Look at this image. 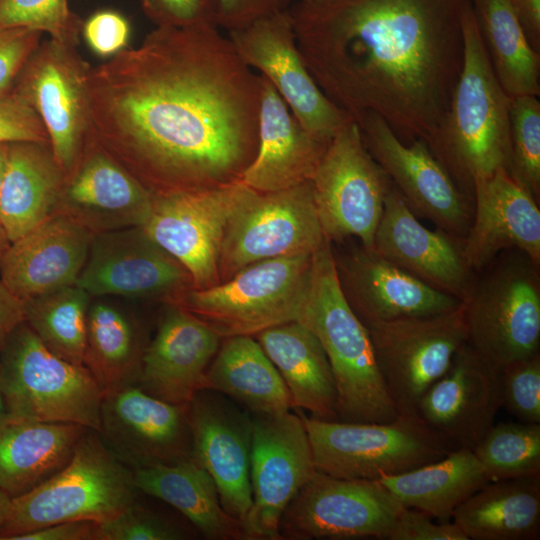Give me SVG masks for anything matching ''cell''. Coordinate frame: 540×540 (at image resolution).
<instances>
[{
	"label": "cell",
	"instance_id": "cell-1",
	"mask_svg": "<svg viewBox=\"0 0 540 540\" xmlns=\"http://www.w3.org/2000/svg\"><path fill=\"white\" fill-rule=\"evenodd\" d=\"M82 77L94 142L153 195L241 181L255 158L260 75L214 24L157 26Z\"/></svg>",
	"mask_w": 540,
	"mask_h": 540
},
{
	"label": "cell",
	"instance_id": "cell-2",
	"mask_svg": "<svg viewBox=\"0 0 540 540\" xmlns=\"http://www.w3.org/2000/svg\"><path fill=\"white\" fill-rule=\"evenodd\" d=\"M472 0H318L289 9L314 80L357 120L380 116L403 142L428 144L445 116L464 55Z\"/></svg>",
	"mask_w": 540,
	"mask_h": 540
},
{
	"label": "cell",
	"instance_id": "cell-3",
	"mask_svg": "<svg viewBox=\"0 0 540 540\" xmlns=\"http://www.w3.org/2000/svg\"><path fill=\"white\" fill-rule=\"evenodd\" d=\"M464 55L432 154L472 201L473 184L510 163L511 97L498 82L472 4L462 20Z\"/></svg>",
	"mask_w": 540,
	"mask_h": 540
},
{
	"label": "cell",
	"instance_id": "cell-4",
	"mask_svg": "<svg viewBox=\"0 0 540 540\" xmlns=\"http://www.w3.org/2000/svg\"><path fill=\"white\" fill-rule=\"evenodd\" d=\"M296 321L317 337L327 355L338 393V421L385 423L399 415L368 330L343 294L328 239L313 254Z\"/></svg>",
	"mask_w": 540,
	"mask_h": 540
},
{
	"label": "cell",
	"instance_id": "cell-5",
	"mask_svg": "<svg viewBox=\"0 0 540 540\" xmlns=\"http://www.w3.org/2000/svg\"><path fill=\"white\" fill-rule=\"evenodd\" d=\"M133 470L87 429L68 463L32 490L11 498L0 540L67 521L106 522L138 499Z\"/></svg>",
	"mask_w": 540,
	"mask_h": 540
},
{
	"label": "cell",
	"instance_id": "cell-6",
	"mask_svg": "<svg viewBox=\"0 0 540 540\" xmlns=\"http://www.w3.org/2000/svg\"><path fill=\"white\" fill-rule=\"evenodd\" d=\"M0 394L9 415L100 431L103 392L92 374L51 352L25 321L0 351Z\"/></svg>",
	"mask_w": 540,
	"mask_h": 540
},
{
	"label": "cell",
	"instance_id": "cell-7",
	"mask_svg": "<svg viewBox=\"0 0 540 540\" xmlns=\"http://www.w3.org/2000/svg\"><path fill=\"white\" fill-rule=\"evenodd\" d=\"M505 254L475 278L463 303L468 344L499 369L539 354L540 346L539 265L518 250Z\"/></svg>",
	"mask_w": 540,
	"mask_h": 540
},
{
	"label": "cell",
	"instance_id": "cell-8",
	"mask_svg": "<svg viewBox=\"0 0 540 540\" xmlns=\"http://www.w3.org/2000/svg\"><path fill=\"white\" fill-rule=\"evenodd\" d=\"M301 417L315 469L336 478L398 475L439 460L453 450L418 415L399 414L385 423Z\"/></svg>",
	"mask_w": 540,
	"mask_h": 540
},
{
	"label": "cell",
	"instance_id": "cell-9",
	"mask_svg": "<svg viewBox=\"0 0 540 540\" xmlns=\"http://www.w3.org/2000/svg\"><path fill=\"white\" fill-rule=\"evenodd\" d=\"M313 255L255 262L216 286L191 288L170 303L185 309L222 338L254 336L296 321Z\"/></svg>",
	"mask_w": 540,
	"mask_h": 540
},
{
	"label": "cell",
	"instance_id": "cell-10",
	"mask_svg": "<svg viewBox=\"0 0 540 540\" xmlns=\"http://www.w3.org/2000/svg\"><path fill=\"white\" fill-rule=\"evenodd\" d=\"M326 240L311 181L273 192L247 186L223 238L220 283L258 261L313 255Z\"/></svg>",
	"mask_w": 540,
	"mask_h": 540
},
{
	"label": "cell",
	"instance_id": "cell-11",
	"mask_svg": "<svg viewBox=\"0 0 540 540\" xmlns=\"http://www.w3.org/2000/svg\"><path fill=\"white\" fill-rule=\"evenodd\" d=\"M311 183L325 238H357L371 249L392 182L366 149L354 119L331 139Z\"/></svg>",
	"mask_w": 540,
	"mask_h": 540
},
{
	"label": "cell",
	"instance_id": "cell-12",
	"mask_svg": "<svg viewBox=\"0 0 540 540\" xmlns=\"http://www.w3.org/2000/svg\"><path fill=\"white\" fill-rule=\"evenodd\" d=\"M374 357L398 414L417 415L426 391L450 367L467 342L464 304L430 316L365 326Z\"/></svg>",
	"mask_w": 540,
	"mask_h": 540
},
{
	"label": "cell",
	"instance_id": "cell-13",
	"mask_svg": "<svg viewBox=\"0 0 540 540\" xmlns=\"http://www.w3.org/2000/svg\"><path fill=\"white\" fill-rule=\"evenodd\" d=\"M404 506L379 479L315 471L284 510L281 539H386Z\"/></svg>",
	"mask_w": 540,
	"mask_h": 540
},
{
	"label": "cell",
	"instance_id": "cell-14",
	"mask_svg": "<svg viewBox=\"0 0 540 540\" xmlns=\"http://www.w3.org/2000/svg\"><path fill=\"white\" fill-rule=\"evenodd\" d=\"M235 51L277 90L299 123L312 135L331 141L351 119L320 89L297 46L289 9L228 33Z\"/></svg>",
	"mask_w": 540,
	"mask_h": 540
},
{
	"label": "cell",
	"instance_id": "cell-15",
	"mask_svg": "<svg viewBox=\"0 0 540 540\" xmlns=\"http://www.w3.org/2000/svg\"><path fill=\"white\" fill-rule=\"evenodd\" d=\"M315 471L301 415L290 410L253 414L252 506L243 522L246 539L280 540L279 524L284 510Z\"/></svg>",
	"mask_w": 540,
	"mask_h": 540
},
{
	"label": "cell",
	"instance_id": "cell-16",
	"mask_svg": "<svg viewBox=\"0 0 540 540\" xmlns=\"http://www.w3.org/2000/svg\"><path fill=\"white\" fill-rule=\"evenodd\" d=\"M366 149L399 191L410 210L438 229L464 239L473 203L421 139L403 142L377 114L355 120Z\"/></svg>",
	"mask_w": 540,
	"mask_h": 540
},
{
	"label": "cell",
	"instance_id": "cell-17",
	"mask_svg": "<svg viewBox=\"0 0 540 540\" xmlns=\"http://www.w3.org/2000/svg\"><path fill=\"white\" fill-rule=\"evenodd\" d=\"M246 188L237 181L207 190L153 195L150 215L141 227L186 268L194 289L220 283L223 238Z\"/></svg>",
	"mask_w": 540,
	"mask_h": 540
},
{
	"label": "cell",
	"instance_id": "cell-18",
	"mask_svg": "<svg viewBox=\"0 0 540 540\" xmlns=\"http://www.w3.org/2000/svg\"><path fill=\"white\" fill-rule=\"evenodd\" d=\"M91 297L117 296L170 303L193 288L186 268L141 226L93 234L75 283Z\"/></svg>",
	"mask_w": 540,
	"mask_h": 540
},
{
	"label": "cell",
	"instance_id": "cell-19",
	"mask_svg": "<svg viewBox=\"0 0 540 540\" xmlns=\"http://www.w3.org/2000/svg\"><path fill=\"white\" fill-rule=\"evenodd\" d=\"M98 433L132 470L193 459L188 404L165 402L136 384L103 394Z\"/></svg>",
	"mask_w": 540,
	"mask_h": 540
},
{
	"label": "cell",
	"instance_id": "cell-20",
	"mask_svg": "<svg viewBox=\"0 0 540 540\" xmlns=\"http://www.w3.org/2000/svg\"><path fill=\"white\" fill-rule=\"evenodd\" d=\"M193 459L212 477L223 509L242 525L252 506V417L225 395L199 390L188 404Z\"/></svg>",
	"mask_w": 540,
	"mask_h": 540
},
{
	"label": "cell",
	"instance_id": "cell-21",
	"mask_svg": "<svg viewBox=\"0 0 540 540\" xmlns=\"http://www.w3.org/2000/svg\"><path fill=\"white\" fill-rule=\"evenodd\" d=\"M501 407V370L466 342L423 395L417 415L453 449L473 450Z\"/></svg>",
	"mask_w": 540,
	"mask_h": 540
},
{
	"label": "cell",
	"instance_id": "cell-22",
	"mask_svg": "<svg viewBox=\"0 0 540 540\" xmlns=\"http://www.w3.org/2000/svg\"><path fill=\"white\" fill-rule=\"evenodd\" d=\"M392 184L375 231L372 250L379 256L464 303L473 288L463 239L423 226Z\"/></svg>",
	"mask_w": 540,
	"mask_h": 540
},
{
	"label": "cell",
	"instance_id": "cell-23",
	"mask_svg": "<svg viewBox=\"0 0 540 540\" xmlns=\"http://www.w3.org/2000/svg\"><path fill=\"white\" fill-rule=\"evenodd\" d=\"M333 254L343 294L365 326L436 315L462 304L361 244Z\"/></svg>",
	"mask_w": 540,
	"mask_h": 540
},
{
	"label": "cell",
	"instance_id": "cell-24",
	"mask_svg": "<svg viewBox=\"0 0 540 540\" xmlns=\"http://www.w3.org/2000/svg\"><path fill=\"white\" fill-rule=\"evenodd\" d=\"M472 203L463 249L474 272H480L509 250H518L540 265L538 202L508 170L501 168L476 180Z\"/></svg>",
	"mask_w": 540,
	"mask_h": 540
},
{
	"label": "cell",
	"instance_id": "cell-25",
	"mask_svg": "<svg viewBox=\"0 0 540 540\" xmlns=\"http://www.w3.org/2000/svg\"><path fill=\"white\" fill-rule=\"evenodd\" d=\"M222 339L185 309L165 303L156 333L144 350L136 385L165 402L189 404L204 388Z\"/></svg>",
	"mask_w": 540,
	"mask_h": 540
},
{
	"label": "cell",
	"instance_id": "cell-26",
	"mask_svg": "<svg viewBox=\"0 0 540 540\" xmlns=\"http://www.w3.org/2000/svg\"><path fill=\"white\" fill-rule=\"evenodd\" d=\"M97 147L96 151L82 152L74 169L65 176L55 211L92 234L144 225L153 194Z\"/></svg>",
	"mask_w": 540,
	"mask_h": 540
},
{
	"label": "cell",
	"instance_id": "cell-27",
	"mask_svg": "<svg viewBox=\"0 0 540 540\" xmlns=\"http://www.w3.org/2000/svg\"><path fill=\"white\" fill-rule=\"evenodd\" d=\"M93 234L69 216L54 211L10 243L0 257V281L27 300L76 283Z\"/></svg>",
	"mask_w": 540,
	"mask_h": 540
},
{
	"label": "cell",
	"instance_id": "cell-28",
	"mask_svg": "<svg viewBox=\"0 0 540 540\" xmlns=\"http://www.w3.org/2000/svg\"><path fill=\"white\" fill-rule=\"evenodd\" d=\"M55 40L36 56L21 93L39 114L47 130L52 155L67 176L82 153L88 121L83 65L78 66Z\"/></svg>",
	"mask_w": 540,
	"mask_h": 540
},
{
	"label": "cell",
	"instance_id": "cell-29",
	"mask_svg": "<svg viewBox=\"0 0 540 540\" xmlns=\"http://www.w3.org/2000/svg\"><path fill=\"white\" fill-rule=\"evenodd\" d=\"M260 85L258 148L241 181L258 192L280 191L311 181L330 141L309 133L262 75Z\"/></svg>",
	"mask_w": 540,
	"mask_h": 540
},
{
	"label": "cell",
	"instance_id": "cell-30",
	"mask_svg": "<svg viewBox=\"0 0 540 540\" xmlns=\"http://www.w3.org/2000/svg\"><path fill=\"white\" fill-rule=\"evenodd\" d=\"M89 428L4 413L0 418V488L20 496L60 471Z\"/></svg>",
	"mask_w": 540,
	"mask_h": 540
},
{
	"label": "cell",
	"instance_id": "cell-31",
	"mask_svg": "<svg viewBox=\"0 0 540 540\" xmlns=\"http://www.w3.org/2000/svg\"><path fill=\"white\" fill-rule=\"evenodd\" d=\"M282 377L292 408L309 417L338 420V393L327 355L317 337L298 321L253 336Z\"/></svg>",
	"mask_w": 540,
	"mask_h": 540
},
{
	"label": "cell",
	"instance_id": "cell-32",
	"mask_svg": "<svg viewBox=\"0 0 540 540\" xmlns=\"http://www.w3.org/2000/svg\"><path fill=\"white\" fill-rule=\"evenodd\" d=\"M65 174L52 152L32 142L6 144V168L0 188V220L13 242L54 211Z\"/></svg>",
	"mask_w": 540,
	"mask_h": 540
},
{
	"label": "cell",
	"instance_id": "cell-33",
	"mask_svg": "<svg viewBox=\"0 0 540 540\" xmlns=\"http://www.w3.org/2000/svg\"><path fill=\"white\" fill-rule=\"evenodd\" d=\"M468 540H536L540 536V477L490 481L453 512Z\"/></svg>",
	"mask_w": 540,
	"mask_h": 540
},
{
	"label": "cell",
	"instance_id": "cell-34",
	"mask_svg": "<svg viewBox=\"0 0 540 540\" xmlns=\"http://www.w3.org/2000/svg\"><path fill=\"white\" fill-rule=\"evenodd\" d=\"M136 488L183 514L210 540L246 539L242 523L223 509L217 487L194 459L133 470Z\"/></svg>",
	"mask_w": 540,
	"mask_h": 540
},
{
	"label": "cell",
	"instance_id": "cell-35",
	"mask_svg": "<svg viewBox=\"0 0 540 540\" xmlns=\"http://www.w3.org/2000/svg\"><path fill=\"white\" fill-rule=\"evenodd\" d=\"M203 389L225 395L252 414H277L292 408L282 377L253 336L222 339Z\"/></svg>",
	"mask_w": 540,
	"mask_h": 540
},
{
	"label": "cell",
	"instance_id": "cell-36",
	"mask_svg": "<svg viewBox=\"0 0 540 540\" xmlns=\"http://www.w3.org/2000/svg\"><path fill=\"white\" fill-rule=\"evenodd\" d=\"M406 508L449 522L455 509L491 481L471 449L451 450L439 460L398 475L378 478Z\"/></svg>",
	"mask_w": 540,
	"mask_h": 540
},
{
	"label": "cell",
	"instance_id": "cell-37",
	"mask_svg": "<svg viewBox=\"0 0 540 540\" xmlns=\"http://www.w3.org/2000/svg\"><path fill=\"white\" fill-rule=\"evenodd\" d=\"M96 298L88 308L83 365L104 394L137 384L149 341L134 314L115 302Z\"/></svg>",
	"mask_w": 540,
	"mask_h": 540
},
{
	"label": "cell",
	"instance_id": "cell-38",
	"mask_svg": "<svg viewBox=\"0 0 540 540\" xmlns=\"http://www.w3.org/2000/svg\"><path fill=\"white\" fill-rule=\"evenodd\" d=\"M493 72L511 97L540 93V52L529 43L510 0H472Z\"/></svg>",
	"mask_w": 540,
	"mask_h": 540
},
{
	"label": "cell",
	"instance_id": "cell-39",
	"mask_svg": "<svg viewBox=\"0 0 540 540\" xmlns=\"http://www.w3.org/2000/svg\"><path fill=\"white\" fill-rule=\"evenodd\" d=\"M91 299L73 284L24 300L25 322L51 352L83 365Z\"/></svg>",
	"mask_w": 540,
	"mask_h": 540
},
{
	"label": "cell",
	"instance_id": "cell-40",
	"mask_svg": "<svg viewBox=\"0 0 540 540\" xmlns=\"http://www.w3.org/2000/svg\"><path fill=\"white\" fill-rule=\"evenodd\" d=\"M472 451L491 481L540 477V424H494Z\"/></svg>",
	"mask_w": 540,
	"mask_h": 540
},
{
	"label": "cell",
	"instance_id": "cell-41",
	"mask_svg": "<svg viewBox=\"0 0 540 540\" xmlns=\"http://www.w3.org/2000/svg\"><path fill=\"white\" fill-rule=\"evenodd\" d=\"M508 172L539 202L540 102L538 96L511 98Z\"/></svg>",
	"mask_w": 540,
	"mask_h": 540
},
{
	"label": "cell",
	"instance_id": "cell-42",
	"mask_svg": "<svg viewBox=\"0 0 540 540\" xmlns=\"http://www.w3.org/2000/svg\"><path fill=\"white\" fill-rule=\"evenodd\" d=\"M69 0H0V28L24 27L47 32L59 43H69L77 29Z\"/></svg>",
	"mask_w": 540,
	"mask_h": 540
},
{
	"label": "cell",
	"instance_id": "cell-43",
	"mask_svg": "<svg viewBox=\"0 0 540 540\" xmlns=\"http://www.w3.org/2000/svg\"><path fill=\"white\" fill-rule=\"evenodd\" d=\"M190 536L183 526L137 499L114 518L99 524L98 540H181Z\"/></svg>",
	"mask_w": 540,
	"mask_h": 540
},
{
	"label": "cell",
	"instance_id": "cell-44",
	"mask_svg": "<svg viewBox=\"0 0 540 540\" xmlns=\"http://www.w3.org/2000/svg\"><path fill=\"white\" fill-rule=\"evenodd\" d=\"M500 370L502 407L521 422L540 424V354Z\"/></svg>",
	"mask_w": 540,
	"mask_h": 540
},
{
	"label": "cell",
	"instance_id": "cell-45",
	"mask_svg": "<svg viewBox=\"0 0 540 540\" xmlns=\"http://www.w3.org/2000/svg\"><path fill=\"white\" fill-rule=\"evenodd\" d=\"M32 142L50 143L43 121L21 94H0V144Z\"/></svg>",
	"mask_w": 540,
	"mask_h": 540
},
{
	"label": "cell",
	"instance_id": "cell-46",
	"mask_svg": "<svg viewBox=\"0 0 540 540\" xmlns=\"http://www.w3.org/2000/svg\"><path fill=\"white\" fill-rule=\"evenodd\" d=\"M141 4L157 26H217L214 0H141Z\"/></svg>",
	"mask_w": 540,
	"mask_h": 540
},
{
	"label": "cell",
	"instance_id": "cell-47",
	"mask_svg": "<svg viewBox=\"0 0 540 540\" xmlns=\"http://www.w3.org/2000/svg\"><path fill=\"white\" fill-rule=\"evenodd\" d=\"M428 514L404 507L388 540H468L453 522H434Z\"/></svg>",
	"mask_w": 540,
	"mask_h": 540
},
{
	"label": "cell",
	"instance_id": "cell-48",
	"mask_svg": "<svg viewBox=\"0 0 540 540\" xmlns=\"http://www.w3.org/2000/svg\"><path fill=\"white\" fill-rule=\"evenodd\" d=\"M83 33L94 52L101 56L115 55L127 45L130 26L118 12L104 10L89 17Z\"/></svg>",
	"mask_w": 540,
	"mask_h": 540
},
{
	"label": "cell",
	"instance_id": "cell-49",
	"mask_svg": "<svg viewBox=\"0 0 540 540\" xmlns=\"http://www.w3.org/2000/svg\"><path fill=\"white\" fill-rule=\"evenodd\" d=\"M40 33L24 27L0 28V94L36 48Z\"/></svg>",
	"mask_w": 540,
	"mask_h": 540
},
{
	"label": "cell",
	"instance_id": "cell-50",
	"mask_svg": "<svg viewBox=\"0 0 540 540\" xmlns=\"http://www.w3.org/2000/svg\"><path fill=\"white\" fill-rule=\"evenodd\" d=\"M216 24L228 33L287 9V0H214Z\"/></svg>",
	"mask_w": 540,
	"mask_h": 540
},
{
	"label": "cell",
	"instance_id": "cell-51",
	"mask_svg": "<svg viewBox=\"0 0 540 540\" xmlns=\"http://www.w3.org/2000/svg\"><path fill=\"white\" fill-rule=\"evenodd\" d=\"M99 523L67 521L26 532L12 540H98Z\"/></svg>",
	"mask_w": 540,
	"mask_h": 540
},
{
	"label": "cell",
	"instance_id": "cell-52",
	"mask_svg": "<svg viewBox=\"0 0 540 540\" xmlns=\"http://www.w3.org/2000/svg\"><path fill=\"white\" fill-rule=\"evenodd\" d=\"M24 321V301L0 281V351L15 328Z\"/></svg>",
	"mask_w": 540,
	"mask_h": 540
},
{
	"label": "cell",
	"instance_id": "cell-53",
	"mask_svg": "<svg viewBox=\"0 0 540 540\" xmlns=\"http://www.w3.org/2000/svg\"><path fill=\"white\" fill-rule=\"evenodd\" d=\"M531 46L540 52V0H510Z\"/></svg>",
	"mask_w": 540,
	"mask_h": 540
},
{
	"label": "cell",
	"instance_id": "cell-54",
	"mask_svg": "<svg viewBox=\"0 0 540 540\" xmlns=\"http://www.w3.org/2000/svg\"><path fill=\"white\" fill-rule=\"evenodd\" d=\"M10 503L11 497L0 488V530L5 521Z\"/></svg>",
	"mask_w": 540,
	"mask_h": 540
},
{
	"label": "cell",
	"instance_id": "cell-55",
	"mask_svg": "<svg viewBox=\"0 0 540 540\" xmlns=\"http://www.w3.org/2000/svg\"><path fill=\"white\" fill-rule=\"evenodd\" d=\"M6 168V144H0V188L5 174Z\"/></svg>",
	"mask_w": 540,
	"mask_h": 540
},
{
	"label": "cell",
	"instance_id": "cell-56",
	"mask_svg": "<svg viewBox=\"0 0 540 540\" xmlns=\"http://www.w3.org/2000/svg\"><path fill=\"white\" fill-rule=\"evenodd\" d=\"M10 241L0 220V257L10 245Z\"/></svg>",
	"mask_w": 540,
	"mask_h": 540
},
{
	"label": "cell",
	"instance_id": "cell-57",
	"mask_svg": "<svg viewBox=\"0 0 540 540\" xmlns=\"http://www.w3.org/2000/svg\"><path fill=\"white\" fill-rule=\"evenodd\" d=\"M4 413H5V409H4L2 397H1V394H0V418Z\"/></svg>",
	"mask_w": 540,
	"mask_h": 540
},
{
	"label": "cell",
	"instance_id": "cell-58",
	"mask_svg": "<svg viewBox=\"0 0 540 540\" xmlns=\"http://www.w3.org/2000/svg\"><path fill=\"white\" fill-rule=\"evenodd\" d=\"M301 1H304V2H313V1H318V0H301Z\"/></svg>",
	"mask_w": 540,
	"mask_h": 540
}]
</instances>
